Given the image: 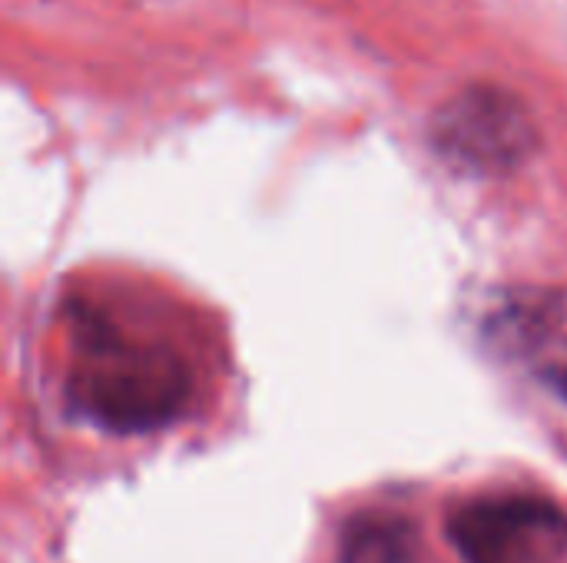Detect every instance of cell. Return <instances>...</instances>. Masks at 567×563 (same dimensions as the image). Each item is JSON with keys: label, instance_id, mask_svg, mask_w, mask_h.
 Returning <instances> with one entry per match:
<instances>
[{"label": "cell", "instance_id": "cell-4", "mask_svg": "<svg viewBox=\"0 0 567 563\" xmlns=\"http://www.w3.org/2000/svg\"><path fill=\"white\" fill-rule=\"evenodd\" d=\"M488 342L567 405V302L555 292H505L485 322Z\"/></svg>", "mask_w": 567, "mask_h": 563}, {"label": "cell", "instance_id": "cell-3", "mask_svg": "<svg viewBox=\"0 0 567 563\" xmlns=\"http://www.w3.org/2000/svg\"><path fill=\"white\" fill-rule=\"evenodd\" d=\"M465 563H558L567 551V514L532 494L468 501L449 521Z\"/></svg>", "mask_w": 567, "mask_h": 563}, {"label": "cell", "instance_id": "cell-2", "mask_svg": "<svg viewBox=\"0 0 567 563\" xmlns=\"http://www.w3.org/2000/svg\"><path fill=\"white\" fill-rule=\"evenodd\" d=\"M432 146L465 173L502 176L535 156L538 123L518 93L498 83H472L432 116Z\"/></svg>", "mask_w": 567, "mask_h": 563}, {"label": "cell", "instance_id": "cell-1", "mask_svg": "<svg viewBox=\"0 0 567 563\" xmlns=\"http://www.w3.org/2000/svg\"><path fill=\"white\" fill-rule=\"evenodd\" d=\"M70 392L96 425L150 431L183 408L186 368L159 345L133 342L110 325H86Z\"/></svg>", "mask_w": 567, "mask_h": 563}, {"label": "cell", "instance_id": "cell-5", "mask_svg": "<svg viewBox=\"0 0 567 563\" xmlns=\"http://www.w3.org/2000/svg\"><path fill=\"white\" fill-rule=\"evenodd\" d=\"M415 554V528L399 514H359L339 538V563H412Z\"/></svg>", "mask_w": 567, "mask_h": 563}]
</instances>
